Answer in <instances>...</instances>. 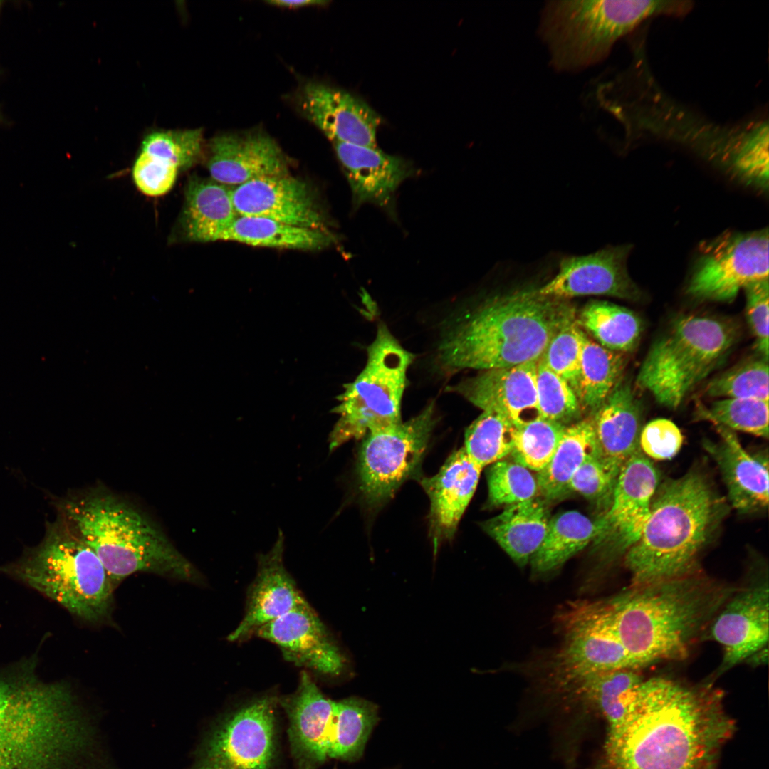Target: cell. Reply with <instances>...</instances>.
Masks as SVG:
<instances>
[{"mask_svg": "<svg viewBox=\"0 0 769 769\" xmlns=\"http://www.w3.org/2000/svg\"><path fill=\"white\" fill-rule=\"evenodd\" d=\"M723 696L709 682L645 679L629 715L607 731L593 769H718L736 729Z\"/></svg>", "mask_w": 769, "mask_h": 769, "instance_id": "1", "label": "cell"}, {"mask_svg": "<svg viewBox=\"0 0 769 769\" xmlns=\"http://www.w3.org/2000/svg\"><path fill=\"white\" fill-rule=\"evenodd\" d=\"M72 691L26 666L0 676V769H108Z\"/></svg>", "mask_w": 769, "mask_h": 769, "instance_id": "2", "label": "cell"}, {"mask_svg": "<svg viewBox=\"0 0 769 769\" xmlns=\"http://www.w3.org/2000/svg\"><path fill=\"white\" fill-rule=\"evenodd\" d=\"M629 68L597 90L602 106L630 140L656 138L688 147L733 169L753 148L768 142L767 120L718 123L664 91L647 62L643 46Z\"/></svg>", "mask_w": 769, "mask_h": 769, "instance_id": "3", "label": "cell"}, {"mask_svg": "<svg viewBox=\"0 0 769 769\" xmlns=\"http://www.w3.org/2000/svg\"><path fill=\"white\" fill-rule=\"evenodd\" d=\"M576 320L568 299L524 288L483 301L444 332L438 347L449 372L481 371L538 361L551 339Z\"/></svg>", "mask_w": 769, "mask_h": 769, "instance_id": "4", "label": "cell"}, {"mask_svg": "<svg viewBox=\"0 0 769 769\" xmlns=\"http://www.w3.org/2000/svg\"><path fill=\"white\" fill-rule=\"evenodd\" d=\"M699 570L631 585L605 600L617 637L636 669L686 659L736 590Z\"/></svg>", "mask_w": 769, "mask_h": 769, "instance_id": "5", "label": "cell"}, {"mask_svg": "<svg viewBox=\"0 0 769 769\" xmlns=\"http://www.w3.org/2000/svg\"><path fill=\"white\" fill-rule=\"evenodd\" d=\"M637 540L624 555L631 585L699 570L697 560L726 513L725 502L698 470L657 488Z\"/></svg>", "mask_w": 769, "mask_h": 769, "instance_id": "6", "label": "cell"}, {"mask_svg": "<svg viewBox=\"0 0 769 769\" xmlns=\"http://www.w3.org/2000/svg\"><path fill=\"white\" fill-rule=\"evenodd\" d=\"M58 506L59 515L98 555L114 587L140 572L182 580L198 577L151 518L108 490L96 487L68 496Z\"/></svg>", "mask_w": 769, "mask_h": 769, "instance_id": "7", "label": "cell"}, {"mask_svg": "<svg viewBox=\"0 0 769 769\" xmlns=\"http://www.w3.org/2000/svg\"><path fill=\"white\" fill-rule=\"evenodd\" d=\"M690 1H551L545 6L540 33L555 68L576 70L603 60L614 44L642 22L659 16H684Z\"/></svg>", "mask_w": 769, "mask_h": 769, "instance_id": "8", "label": "cell"}, {"mask_svg": "<svg viewBox=\"0 0 769 769\" xmlns=\"http://www.w3.org/2000/svg\"><path fill=\"white\" fill-rule=\"evenodd\" d=\"M5 570L84 620L108 615L114 586L95 553L60 515L40 544Z\"/></svg>", "mask_w": 769, "mask_h": 769, "instance_id": "9", "label": "cell"}, {"mask_svg": "<svg viewBox=\"0 0 769 769\" xmlns=\"http://www.w3.org/2000/svg\"><path fill=\"white\" fill-rule=\"evenodd\" d=\"M737 338L736 326L727 320L681 315L650 346L635 383L661 405L676 409L722 364Z\"/></svg>", "mask_w": 769, "mask_h": 769, "instance_id": "10", "label": "cell"}, {"mask_svg": "<svg viewBox=\"0 0 769 769\" xmlns=\"http://www.w3.org/2000/svg\"><path fill=\"white\" fill-rule=\"evenodd\" d=\"M367 353L365 367L352 382L344 384L345 391L337 397L339 404L331 410L339 418L328 438L330 451L402 422L407 372L414 355L383 323L378 324Z\"/></svg>", "mask_w": 769, "mask_h": 769, "instance_id": "11", "label": "cell"}, {"mask_svg": "<svg viewBox=\"0 0 769 769\" xmlns=\"http://www.w3.org/2000/svg\"><path fill=\"white\" fill-rule=\"evenodd\" d=\"M278 698L251 699L217 718L206 732L189 769H276Z\"/></svg>", "mask_w": 769, "mask_h": 769, "instance_id": "12", "label": "cell"}, {"mask_svg": "<svg viewBox=\"0 0 769 769\" xmlns=\"http://www.w3.org/2000/svg\"><path fill=\"white\" fill-rule=\"evenodd\" d=\"M436 423L431 402L412 419L365 436L357 469L360 491L370 505L387 501L417 476Z\"/></svg>", "mask_w": 769, "mask_h": 769, "instance_id": "13", "label": "cell"}, {"mask_svg": "<svg viewBox=\"0 0 769 769\" xmlns=\"http://www.w3.org/2000/svg\"><path fill=\"white\" fill-rule=\"evenodd\" d=\"M561 623L564 642L553 671L563 691L603 673L637 669L617 637L605 600L570 605Z\"/></svg>", "mask_w": 769, "mask_h": 769, "instance_id": "14", "label": "cell"}, {"mask_svg": "<svg viewBox=\"0 0 769 769\" xmlns=\"http://www.w3.org/2000/svg\"><path fill=\"white\" fill-rule=\"evenodd\" d=\"M768 229L728 232L701 245L686 293L703 301L731 302L739 291L768 279Z\"/></svg>", "mask_w": 769, "mask_h": 769, "instance_id": "15", "label": "cell"}, {"mask_svg": "<svg viewBox=\"0 0 769 769\" xmlns=\"http://www.w3.org/2000/svg\"><path fill=\"white\" fill-rule=\"evenodd\" d=\"M727 599L708 625L707 637L719 643L723 659L713 679L746 661L768 645L769 586L768 570H756ZM704 634V636H705Z\"/></svg>", "mask_w": 769, "mask_h": 769, "instance_id": "16", "label": "cell"}, {"mask_svg": "<svg viewBox=\"0 0 769 769\" xmlns=\"http://www.w3.org/2000/svg\"><path fill=\"white\" fill-rule=\"evenodd\" d=\"M658 483L655 466L639 448L620 469L609 507L596 520L595 541L605 545L608 560L624 556L639 538Z\"/></svg>", "mask_w": 769, "mask_h": 769, "instance_id": "17", "label": "cell"}, {"mask_svg": "<svg viewBox=\"0 0 769 769\" xmlns=\"http://www.w3.org/2000/svg\"><path fill=\"white\" fill-rule=\"evenodd\" d=\"M629 245L607 246L595 252L562 258L558 271L539 287L544 295L568 299L585 295H607L637 301L642 293L629 275Z\"/></svg>", "mask_w": 769, "mask_h": 769, "instance_id": "18", "label": "cell"}, {"mask_svg": "<svg viewBox=\"0 0 769 769\" xmlns=\"http://www.w3.org/2000/svg\"><path fill=\"white\" fill-rule=\"evenodd\" d=\"M335 703L304 671L296 690L278 698V705L287 716L290 751L297 769H319L331 759Z\"/></svg>", "mask_w": 769, "mask_h": 769, "instance_id": "19", "label": "cell"}, {"mask_svg": "<svg viewBox=\"0 0 769 769\" xmlns=\"http://www.w3.org/2000/svg\"><path fill=\"white\" fill-rule=\"evenodd\" d=\"M300 113L334 143L376 147L380 117L351 93L318 82L303 85L295 96Z\"/></svg>", "mask_w": 769, "mask_h": 769, "instance_id": "20", "label": "cell"}, {"mask_svg": "<svg viewBox=\"0 0 769 769\" xmlns=\"http://www.w3.org/2000/svg\"><path fill=\"white\" fill-rule=\"evenodd\" d=\"M537 363L481 371L447 389L482 411L502 414L519 427L542 417L537 399Z\"/></svg>", "mask_w": 769, "mask_h": 769, "instance_id": "21", "label": "cell"}, {"mask_svg": "<svg viewBox=\"0 0 769 769\" xmlns=\"http://www.w3.org/2000/svg\"><path fill=\"white\" fill-rule=\"evenodd\" d=\"M231 197L239 216H260L298 227L328 230L307 184L288 174L260 178L234 187Z\"/></svg>", "mask_w": 769, "mask_h": 769, "instance_id": "22", "label": "cell"}, {"mask_svg": "<svg viewBox=\"0 0 769 769\" xmlns=\"http://www.w3.org/2000/svg\"><path fill=\"white\" fill-rule=\"evenodd\" d=\"M208 148L209 172L213 180L226 186L288 173L282 150L261 130L218 135L210 140Z\"/></svg>", "mask_w": 769, "mask_h": 769, "instance_id": "23", "label": "cell"}, {"mask_svg": "<svg viewBox=\"0 0 769 769\" xmlns=\"http://www.w3.org/2000/svg\"><path fill=\"white\" fill-rule=\"evenodd\" d=\"M253 635L277 645L284 659L296 666L329 676L344 669L343 656L308 602L261 626Z\"/></svg>", "mask_w": 769, "mask_h": 769, "instance_id": "24", "label": "cell"}, {"mask_svg": "<svg viewBox=\"0 0 769 769\" xmlns=\"http://www.w3.org/2000/svg\"><path fill=\"white\" fill-rule=\"evenodd\" d=\"M284 535L266 553L258 555L257 572L248 593L245 613L228 640H244L261 626L307 602L283 564Z\"/></svg>", "mask_w": 769, "mask_h": 769, "instance_id": "25", "label": "cell"}, {"mask_svg": "<svg viewBox=\"0 0 769 769\" xmlns=\"http://www.w3.org/2000/svg\"><path fill=\"white\" fill-rule=\"evenodd\" d=\"M721 435L706 440L705 449L718 465L733 507L740 513L763 511L768 506V459L748 453L732 430L710 420Z\"/></svg>", "mask_w": 769, "mask_h": 769, "instance_id": "26", "label": "cell"}, {"mask_svg": "<svg viewBox=\"0 0 769 769\" xmlns=\"http://www.w3.org/2000/svg\"><path fill=\"white\" fill-rule=\"evenodd\" d=\"M482 470L461 447L448 457L436 474L420 479L430 501L429 531L434 548L454 535Z\"/></svg>", "mask_w": 769, "mask_h": 769, "instance_id": "27", "label": "cell"}, {"mask_svg": "<svg viewBox=\"0 0 769 769\" xmlns=\"http://www.w3.org/2000/svg\"><path fill=\"white\" fill-rule=\"evenodd\" d=\"M642 418V405L627 378L619 380L591 417L597 456L617 476L639 448Z\"/></svg>", "mask_w": 769, "mask_h": 769, "instance_id": "28", "label": "cell"}, {"mask_svg": "<svg viewBox=\"0 0 769 769\" xmlns=\"http://www.w3.org/2000/svg\"><path fill=\"white\" fill-rule=\"evenodd\" d=\"M334 146L357 207L372 204L391 208L396 190L415 172L409 162L377 147L341 142Z\"/></svg>", "mask_w": 769, "mask_h": 769, "instance_id": "29", "label": "cell"}, {"mask_svg": "<svg viewBox=\"0 0 769 769\" xmlns=\"http://www.w3.org/2000/svg\"><path fill=\"white\" fill-rule=\"evenodd\" d=\"M180 219L184 238L190 241H219L239 216L229 186L197 177L189 179Z\"/></svg>", "mask_w": 769, "mask_h": 769, "instance_id": "30", "label": "cell"}, {"mask_svg": "<svg viewBox=\"0 0 769 769\" xmlns=\"http://www.w3.org/2000/svg\"><path fill=\"white\" fill-rule=\"evenodd\" d=\"M550 513L535 498L506 506L483 524V530L519 565H525L539 548L547 531Z\"/></svg>", "mask_w": 769, "mask_h": 769, "instance_id": "31", "label": "cell"}, {"mask_svg": "<svg viewBox=\"0 0 769 769\" xmlns=\"http://www.w3.org/2000/svg\"><path fill=\"white\" fill-rule=\"evenodd\" d=\"M644 679L638 669H619L585 679L567 692L602 715L609 731L617 728L629 715Z\"/></svg>", "mask_w": 769, "mask_h": 769, "instance_id": "32", "label": "cell"}, {"mask_svg": "<svg viewBox=\"0 0 769 769\" xmlns=\"http://www.w3.org/2000/svg\"><path fill=\"white\" fill-rule=\"evenodd\" d=\"M335 239L329 230L298 227L253 216H238L220 239L254 246L307 251L325 249Z\"/></svg>", "mask_w": 769, "mask_h": 769, "instance_id": "33", "label": "cell"}, {"mask_svg": "<svg viewBox=\"0 0 769 769\" xmlns=\"http://www.w3.org/2000/svg\"><path fill=\"white\" fill-rule=\"evenodd\" d=\"M594 456L597 453L591 417L567 425L550 461L536 474L539 495L547 500L565 495L574 474Z\"/></svg>", "mask_w": 769, "mask_h": 769, "instance_id": "34", "label": "cell"}, {"mask_svg": "<svg viewBox=\"0 0 769 769\" xmlns=\"http://www.w3.org/2000/svg\"><path fill=\"white\" fill-rule=\"evenodd\" d=\"M596 520L577 511L550 518L545 537L530 559L533 570L545 573L562 566L598 535Z\"/></svg>", "mask_w": 769, "mask_h": 769, "instance_id": "35", "label": "cell"}, {"mask_svg": "<svg viewBox=\"0 0 769 769\" xmlns=\"http://www.w3.org/2000/svg\"><path fill=\"white\" fill-rule=\"evenodd\" d=\"M599 345L613 352L632 351L642 333L641 318L632 310L604 300H592L581 310L576 319Z\"/></svg>", "mask_w": 769, "mask_h": 769, "instance_id": "36", "label": "cell"}, {"mask_svg": "<svg viewBox=\"0 0 769 769\" xmlns=\"http://www.w3.org/2000/svg\"><path fill=\"white\" fill-rule=\"evenodd\" d=\"M625 359L590 339L583 332L577 397L582 410L592 414L622 378Z\"/></svg>", "mask_w": 769, "mask_h": 769, "instance_id": "37", "label": "cell"}, {"mask_svg": "<svg viewBox=\"0 0 769 769\" xmlns=\"http://www.w3.org/2000/svg\"><path fill=\"white\" fill-rule=\"evenodd\" d=\"M336 729L331 759L353 761L362 754L378 719L373 703L356 697L336 701Z\"/></svg>", "mask_w": 769, "mask_h": 769, "instance_id": "38", "label": "cell"}, {"mask_svg": "<svg viewBox=\"0 0 769 769\" xmlns=\"http://www.w3.org/2000/svg\"><path fill=\"white\" fill-rule=\"evenodd\" d=\"M516 427L502 414L484 410L468 427L463 446L481 469L510 456Z\"/></svg>", "mask_w": 769, "mask_h": 769, "instance_id": "39", "label": "cell"}, {"mask_svg": "<svg viewBox=\"0 0 769 769\" xmlns=\"http://www.w3.org/2000/svg\"><path fill=\"white\" fill-rule=\"evenodd\" d=\"M567 426L540 417L516 427L510 456L530 470L540 471L550 461Z\"/></svg>", "mask_w": 769, "mask_h": 769, "instance_id": "40", "label": "cell"}, {"mask_svg": "<svg viewBox=\"0 0 769 769\" xmlns=\"http://www.w3.org/2000/svg\"><path fill=\"white\" fill-rule=\"evenodd\" d=\"M768 360L758 357L743 361L714 377L705 393L714 398L756 399L768 401Z\"/></svg>", "mask_w": 769, "mask_h": 769, "instance_id": "41", "label": "cell"}, {"mask_svg": "<svg viewBox=\"0 0 769 769\" xmlns=\"http://www.w3.org/2000/svg\"><path fill=\"white\" fill-rule=\"evenodd\" d=\"M488 501L493 506H508L539 495L537 476L514 460L506 459L487 471Z\"/></svg>", "mask_w": 769, "mask_h": 769, "instance_id": "42", "label": "cell"}, {"mask_svg": "<svg viewBox=\"0 0 769 769\" xmlns=\"http://www.w3.org/2000/svg\"><path fill=\"white\" fill-rule=\"evenodd\" d=\"M700 415L731 429L768 438V401L756 399H719Z\"/></svg>", "mask_w": 769, "mask_h": 769, "instance_id": "43", "label": "cell"}, {"mask_svg": "<svg viewBox=\"0 0 769 769\" xmlns=\"http://www.w3.org/2000/svg\"><path fill=\"white\" fill-rule=\"evenodd\" d=\"M536 390L543 418L567 425L580 417L582 409L574 390L540 359L537 363Z\"/></svg>", "mask_w": 769, "mask_h": 769, "instance_id": "44", "label": "cell"}, {"mask_svg": "<svg viewBox=\"0 0 769 769\" xmlns=\"http://www.w3.org/2000/svg\"><path fill=\"white\" fill-rule=\"evenodd\" d=\"M201 129L153 132L142 143V151L186 170L196 164L202 152Z\"/></svg>", "mask_w": 769, "mask_h": 769, "instance_id": "45", "label": "cell"}, {"mask_svg": "<svg viewBox=\"0 0 769 769\" xmlns=\"http://www.w3.org/2000/svg\"><path fill=\"white\" fill-rule=\"evenodd\" d=\"M583 331L576 320L562 328L550 341L540 358L565 380L577 395Z\"/></svg>", "mask_w": 769, "mask_h": 769, "instance_id": "46", "label": "cell"}, {"mask_svg": "<svg viewBox=\"0 0 769 769\" xmlns=\"http://www.w3.org/2000/svg\"><path fill=\"white\" fill-rule=\"evenodd\" d=\"M617 477L597 456H594L586 460L574 474L568 485V491H572L592 501H604L609 506Z\"/></svg>", "mask_w": 769, "mask_h": 769, "instance_id": "47", "label": "cell"}, {"mask_svg": "<svg viewBox=\"0 0 769 769\" xmlns=\"http://www.w3.org/2000/svg\"><path fill=\"white\" fill-rule=\"evenodd\" d=\"M179 169L159 157L141 151L132 168V178L144 194L158 197L174 186Z\"/></svg>", "mask_w": 769, "mask_h": 769, "instance_id": "48", "label": "cell"}, {"mask_svg": "<svg viewBox=\"0 0 769 769\" xmlns=\"http://www.w3.org/2000/svg\"><path fill=\"white\" fill-rule=\"evenodd\" d=\"M683 436L679 427L671 420L654 419L642 427L639 435V448L649 459L663 461L674 457L680 450Z\"/></svg>", "mask_w": 769, "mask_h": 769, "instance_id": "49", "label": "cell"}, {"mask_svg": "<svg viewBox=\"0 0 769 769\" xmlns=\"http://www.w3.org/2000/svg\"><path fill=\"white\" fill-rule=\"evenodd\" d=\"M743 290L746 318L755 339L758 355L768 360V279L754 282Z\"/></svg>", "mask_w": 769, "mask_h": 769, "instance_id": "50", "label": "cell"}, {"mask_svg": "<svg viewBox=\"0 0 769 769\" xmlns=\"http://www.w3.org/2000/svg\"><path fill=\"white\" fill-rule=\"evenodd\" d=\"M327 1H317V0H301V1H285V0H271L267 1L266 3L280 7L297 9L312 6H323L327 4Z\"/></svg>", "mask_w": 769, "mask_h": 769, "instance_id": "51", "label": "cell"}, {"mask_svg": "<svg viewBox=\"0 0 769 769\" xmlns=\"http://www.w3.org/2000/svg\"><path fill=\"white\" fill-rule=\"evenodd\" d=\"M768 660V647L763 649L758 652L753 654L748 657L746 661L750 662L753 666H759L764 664V662H767Z\"/></svg>", "mask_w": 769, "mask_h": 769, "instance_id": "52", "label": "cell"}, {"mask_svg": "<svg viewBox=\"0 0 769 769\" xmlns=\"http://www.w3.org/2000/svg\"><path fill=\"white\" fill-rule=\"evenodd\" d=\"M4 117L3 113H1V111L0 110V125L4 122Z\"/></svg>", "mask_w": 769, "mask_h": 769, "instance_id": "53", "label": "cell"}, {"mask_svg": "<svg viewBox=\"0 0 769 769\" xmlns=\"http://www.w3.org/2000/svg\"><path fill=\"white\" fill-rule=\"evenodd\" d=\"M2 3H3V2L0 1V9H1V7L2 6Z\"/></svg>", "mask_w": 769, "mask_h": 769, "instance_id": "54", "label": "cell"}]
</instances>
